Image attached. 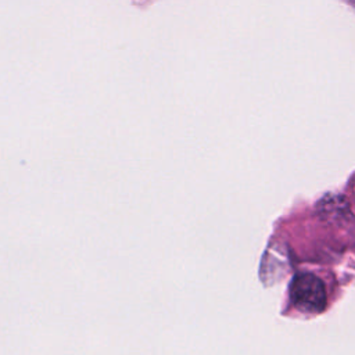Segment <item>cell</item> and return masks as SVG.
<instances>
[{"instance_id": "6da1fadb", "label": "cell", "mask_w": 355, "mask_h": 355, "mask_svg": "<svg viewBox=\"0 0 355 355\" xmlns=\"http://www.w3.org/2000/svg\"><path fill=\"white\" fill-rule=\"evenodd\" d=\"M290 298L293 305L305 313H319L327 302L322 280L312 273H301L294 277L290 287Z\"/></svg>"}]
</instances>
